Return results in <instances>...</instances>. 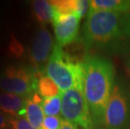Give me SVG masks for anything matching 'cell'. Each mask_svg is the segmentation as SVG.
<instances>
[{"label": "cell", "mask_w": 130, "mask_h": 129, "mask_svg": "<svg viewBox=\"0 0 130 129\" xmlns=\"http://www.w3.org/2000/svg\"><path fill=\"white\" fill-rule=\"evenodd\" d=\"M91 8L126 13L130 12V0H92Z\"/></svg>", "instance_id": "7c38bea8"}, {"label": "cell", "mask_w": 130, "mask_h": 129, "mask_svg": "<svg viewBox=\"0 0 130 129\" xmlns=\"http://www.w3.org/2000/svg\"><path fill=\"white\" fill-rule=\"evenodd\" d=\"M47 76L55 81L61 91L70 89L83 90L82 64L62 50L59 45H55L53 51L45 67Z\"/></svg>", "instance_id": "3957f363"}, {"label": "cell", "mask_w": 130, "mask_h": 129, "mask_svg": "<svg viewBox=\"0 0 130 129\" xmlns=\"http://www.w3.org/2000/svg\"><path fill=\"white\" fill-rule=\"evenodd\" d=\"M37 91L43 99L56 97L62 92L53 80L47 76H42L39 79Z\"/></svg>", "instance_id": "5bb4252c"}, {"label": "cell", "mask_w": 130, "mask_h": 129, "mask_svg": "<svg viewBox=\"0 0 130 129\" xmlns=\"http://www.w3.org/2000/svg\"><path fill=\"white\" fill-rule=\"evenodd\" d=\"M43 98L36 91L30 97L26 98V103L20 117L25 116L33 127L36 129L43 128V122L45 120V113L42 108Z\"/></svg>", "instance_id": "9c48e42d"}, {"label": "cell", "mask_w": 130, "mask_h": 129, "mask_svg": "<svg viewBox=\"0 0 130 129\" xmlns=\"http://www.w3.org/2000/svg\"><path fill=\"white\" fill-rule=\"evenodd\" d=\"M63 119L59 116L46 117L43 122L42 129H60Z\"/></svg>", "instance_id": "2e32d148"}, {"label": "cell", "mask_w": 130, "mask_h": 129, "mask_svg": "<svg viewBox=\"0 0 130 129\" xmlns=\"http://www.w3.org/2000/svg\"><path fill=\"white\" fill-rule=\"evenodd\" d=\"M33 9L39 22L46 24L50 21H52L54 11L51 1L35 0L33 2Z\"/></svg>", "instance_id": "4fadbf2b"}, {"label": "cell", "mask_w": 130, "mask_h": 129, "mask_svg": "<svg viewBox=\"0 0 130 129\" xmlns=\"http://www.w3.org/2000/svg\"><path fill=\"white\" fill-rule=\"evenodd\" d=\"M124 65H125V68L127 72L128 73L130 76V52H128V54L125 57V60H124Z\"/></svg>", "instance_id": "7402d4cb"}, {"label": "cell", "mask_w": 130, "mask_h": 129, "mask_svg": "<svg viewBox=\"0 0 130 129\" xmlns=\"http://www.w3.org/2000/svg\"><path fill=\"white\" fill-rule=\"evenodd\" d=\"M123 20V13L90 8L82 32L85 46L104 47L124 38Z\"/></svg>", "instance_id": "7a4b0ae2"}, {"label": "cell", "mask_w": 130, "mask_h": 129, "mask_svg": "<svg viewBox=\"0 0 130 129\" xmlns=\"http://www.w3.org/2000/svg\"><path fill=\"white\" fill-rule=\"evenodd\" d=\"M40 76L42 75L34 67L11 65L0 76V88L6 92L27 98L37 91Z\"/></svg>", "instance_id": "5b68a950"}, {"label": "cell", "mask_w": 130, "mask_h": 129, "mask_svg": "<svg viewBox=\"0 0 130 129\" xmlns=\"http://www.w3.org/2000/svg\"><path fill=\"white\" fill-rule=\"evenodd\" d=\"M62 92L56 97L43 99L42 108L46 117L58 116L61 112Z\"/></svg>", "instance_id": "9a60e30c"}, {"label": "cell", "mask_w": 130, "mask_h": 129, "mask_svg": "<svg viewBox=\"0 0 130 129\" xmlns=\"http://www.w3.org/2000/svg\"><path fill=\"white\" fill-rule=\"evenodd\" d=\"M51 4L54 14H78L83 17L91 8V1L88 0H56L51 1Z\"/></svg>", "instance_id": "30bf717a"}, {"label": "cell", "mask_w": 130, "mask_h": 129, "mask_svg": "<svg viewBox=\"0 0 130 129\" xmlns=\"http://www.w3.org/2000/svg\"><path fill=\"white\" fill-rule=\"evenodd\" d=\"M130 127V87L116 82L104 117L106 129H128Z\"/></svg>", "instance_id": "277c9868"}, {"label": "cell", "mask_w": 130, "mask_h": 129, "mask_svg": "<svg viewBox=\"0 0 130 129\" xmlns=\"http://www.w3.org/2000/svg\"><path fill=\"white\" fill-rule=\"evenodd\" d=\"M10 124L13 129H36L30 124L28 120L23 117L12 118L10 120Z\"/></svg>", "instance_id": "e0dca14e"}, {"label": "cell", "mask_w": 130, "mask_h": 129, "mask_svg": "<svg viewBox=\"0 0 130 129\" xmlns=\"http://www.w3.org/2000/svg\"><path fill=\"white\" fill-rule=\"evenodd\" d=\"M60 129H79V127L73 123L68 122V121L63 120Z\"/></svg>", "instance_id": "ffe728a7"}, {"label": "cell", "mask_w": 130, "mask_h": 129, "mask_svg": "<svg viewBox=\"0 0 130 129\" xmlns=\"http://www.w3.org/2000/svg\"><path fill=\"white\" fill-rule=\"evenodd\" d=\"M53 39L51 34L45 27L36 32L32 40L29 50V57L34 68L42 75L45 72V67L53 51Z\"/></svg>", "instance_id": "52a82bcc"}, {"label": "cell", "mask_w": 130, "mask_h": 129, "mask_svg": "<svg viewBox=\"0 0 130 129\" xmlns=\"http://www.w3.org/2000/svg\"><path fill=\"white\" fill-rule=\"evenodd\" d=\"M123 31L124 38H128L130 40V12L123 13Z\"/></svg>", "instance_id": "d6986e66"}, {"label": "cell", "mask_w": 130, "mask_h": 129, "mask_svg": "<svg viewBox=\"0 0 130 129\" xmlns=\"http://www.w3.org/2000/svg\"><path fill=\"white\" fill-rule=\"evenodd\" d=\"M61 114L64 120L82 129H94L95 127L83 91L80 89L62 91Z\"/></svg>", "instance_id": "8992f818"}, {"label": "cell", "mask_w": 130, "mask_h": 129, "mask_svg": "<svg viewBox=\"0 0 130 129\" xmlns=\"http://www.w3.org/2000/svg\"><path fill=\"white\" fill-rule=\"evenodd\" d=\"M26 103V98L13 93L4 92L0 94V110L12 116L20 117Z\"/></svg>", "instance_id": "8fae6325"}, {"label": "cell", "mask_w": 130, "mask_h": 129, "mask_svg": "<svg viewBox=\"0 0 130 129\" xmlns=\"http://www.w3.org/2000/svg\"><path fill=\"white\" fill-rule=\"evenodd\" d=\"M83 94L94 125L104 127L105 112L115 85V70L109 60L87 54L82 61Z\"/></svg>", "instance_id": "6da1fadb"}, {"label": "cell", "mask_w": 130, "mask_h": 129, "mask_svg": "<svg viewBox=\"0 0 130 129\" xmlns=\"http://www.w3.org/2000/svg\"><path fill=\"white\" fill-rule=\"evenodd\" d=\"M7 126L6 117L4 114V112L0 111V129H4Z\"/></svg>", "instance_id": "44dd1931"}, {"label": "cell", "mask_w": 130, "mask_h": 129, "mask_svg": "<svg viewBox=\"0 0 130 129\" xmlns=\"http://www.w3.org/2000/svg\"><path fill=\"white\" fill-rule=\"evenodd\" d=\"M82 17L78 14H54L52 19L57 45H67L76 40Z\"/></svg>", "instance_id": "ba28073f"}, {"label": "cell", "mask_w": 130, "mask_h": 129, "mask_svg": "<svg viewBox=\"0 0 130 129\" xmlns=\"http://www.w3.org/2000/svg\"><path fill=\"white\" fill-rule=\"evenodd\" d=\"M9 48V52L14 56H19L24 51L23 46L20 45V43L18 42V40L14 37L11 38Z\"/></svg>", "instance_id": "ac0fdd59"}]
</instances>
